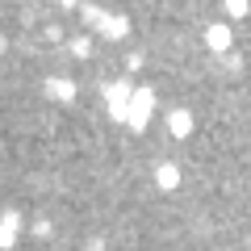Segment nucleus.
I'll return each mask as SVG.
<instances>
[{
  "label": "nucleus",
  "mask_w": 251,
  "mask_h": 251,
  "mask_svg": "<svg viewBox=\"0 0 251 251\" xmlns=\"http://www.w3.org/2000/svg\"><path fill=\"white\" fill-rule=\"evenodd\" d=\"M151 109H155L151 88H138V97L130 100V126H134V130H143V126H147V117H151Z\"/></svg>",
  "instance_id": "f257e3e1"
},
{
  "label": "nucleus",
  "mask_w": 251,
  "mask_h": 251,
  "mask_svg": "<svg viewBox=\"0 0 251 251\" xmlns=\"http://www.w3.org/2000/svg\"><path fill=\"white\" fill-rule=\"evenodd\" d=\"M155 184H159L163 193H172V188L180 184V168L176 163H159V168H155Z\"/></svg>",
  "instance_id": "f03ea898"
},
{
  "label": "nucleus",
  "mask_w": 251,
  "mask_h": 251,
  "mask_svg": "<svg viewBox=\"0 0 251 251\" xmlns=\"http://www.w3.org/2000/svg\"><path fill=\"white\" fill-rule=\"evenodd\" d=\"M17 226H21L17 214H4V218H0V247H4V251L17 243Z\"/></svg>",
  "instance_id": "7ed1b4c3"
},
{
  "label": "nucleus",
  "mask_w": 251,
  "mask_h": 251,
  "mask_svg": "<svg viewBox=\"0 0 251 251\" xmlns=\"http://www.w3.org/2000/svg\"><path fill=\"white\" fill-rule=\"evenodd\" d=\"M168 130H172V134H176V138H184L188 130H193V117H188L184 109H176V113L168 117Z\"/></svg>",
  "instance_id": "20e7f679"
},
{
  "label": "nucleus",
  "mask_w": 251,
  "mask_h": 251,
  "mask_svg": "<svg viewBox=\"0 0 251 251\" xmlns=\"http://www.w3.org/2000/svg\"><path fill=\"white\" fill-rule=\"evenodd\" d=\"M209 46H214V50H226V46H230V34H226L222 25H214L209 29Z\"/></svg>",
  "instance_id": "39448f33"
},
{
  "label": "nucleus",
  "mask_w": 251,
  "mask_h": 251,
  "mask_svg": "<svg viewBox=\"0 0 251 251\" xmlns=\"http://www.w3.org/2000/svg\"><path fill=\"white\" fill-rule=\"evenodd\" d=\"M50 97H59V100H72L75 97V88L67 80H50Z\"/></svg>",
  "instance_id": "423d86ee"
},
{
  "label": "nucleus",
  "mask_w": 251,
  "mask_h": 251,
  "mask_svg": "<svg viewBox=\"0 0 251 251\" xmlns=\"http://www.w3.org/2000/svg\"><path fill=\"white\" fill-rule=\"evenodd\" d=\"M226 9H230L234 17H239V13H247V0H226Z\"/></svg>",
  "instance_id": "0eeeda50"
}]
</instances>
